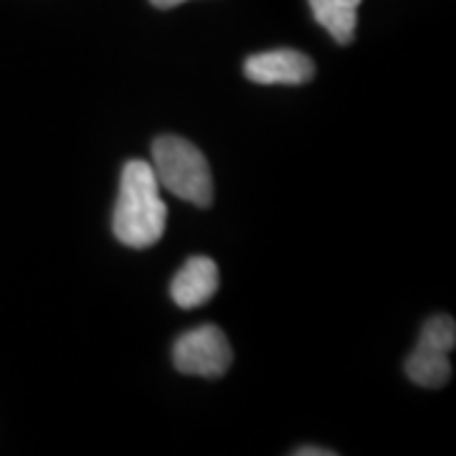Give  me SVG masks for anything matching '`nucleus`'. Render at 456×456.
Instances as JSON below:
<instances>
[{"label":"nucleus","mask_w":456,"mask_h":456,"mask_svg":"<svg viewBox=\"0 0 456 456\" xmlns=\"http://www.w3.org/2000/svg\"><path fill=\"white\" fill-rule=\"evenodd\" d=\"M456 345V325L449 314L431 317L421 330L416 350L406 360V375L424 388H441L452 378L449 353Z\"/></svg>","instance_id":"nucleus-3"},{"label":"nucleus","mask_w":456,"mask_h":456,"mask_svg":"<svg viewBox=\"0 0 456 456\" xmlns=\"http://www.w3.org/2000/svg\"><path fill=\"white\" fill-rule=\"evenodd\" d=\"M218 284L221 274L216 261L208 256H191L170 281V297L183 310H193L206 305L218 292Z\"/></svg>","instance_id":"nucleus-6"},{"label":"nucleus","mask_w":456,"mask_h":456,"mask_svg":"<svg viewBox=\"0 0 456 456\" xmlns=\"http://www.w3.org/2000/svg\"><path fill=\"white\" fill-rule=\"evenodd\" d=\"M231 345L224 330L216 325H200L183 332L173 347V362L180 373L198 378H221L231 368Z\"/></svg>","instance_id":"nucleus-4"},{"label":"nucleus","mask_w":456,"mask_h":456,"mask_svg":"<svg viewBox=\"0 0 456 456\" xmlns=\"http://www.w3.org/2000/svg\"><path fill=\"white\" fill-rule=\"evenodd\" d=\"M167 206L160 196V183L152 165L130 160L122 170L119 198L114 206L112 231L117 241L130 248H147L158 244L165 233Z\"/></svg>","instance_id":"nucleus-1"},{"label":"nucleus","mask_w":456,"mask_h":456,"mask_svg":"<svg viewBox=\"0 0 456 456\" xmlns=\"http://www.w3.org/2000/svg\"><path fill=\"white\" fill-rule=\"evenodd\" d=\"M294 456H332L335 452L322 449V446H302V449H294Z\"/></svg>","instance_id":"nucleus-8"},{"label":"nucleus","mask_w":456,"mask_h":456,"mask_svg":"<svg viewBox=\"0 0 456 456\" xmlns=\"http://www.w3.org/2000/svg\"><path fill=\"white\" fill-rule=\"evenodd\" d=\"M244 74L254 84H289L299 86L314 77L310 56L294 49H274L254 53L244 61Z\"/></svg>","instance_id":"nucleus-5"},{"label":"nucleus","mask_w":456,"mask_h":456,"mask_svg":"<svg viewBox=\"0 0 456 456\" xmlns=\"http://www.w3.org/2000/svg\"><path fill=\"white\" fill-rule=\"evenodd\" d=\"M155 8H163V11H167V8H175V5H183L185 0H150Z\"/></svg>","instance_id":"nucleus-9"},{"label":"nucleus","mask_w":456,"mask_h":456,"mask_svg":"<svg viewBox=\"0 0 456 456\" xmlns=\"http://www.w3.org/2000/svg\"><path fill=\"white\" fill-rule=\"evenodd\" d=\"M152 170L155 178L180 200H188L198 208L213 203V175L206 155L193 142L165 134L152 142Z\"/></svg>","instance_id":"nucleus-2"},{"label":"nucleus","mask_w":456,"mask_h":456,"mask_svg":"<svg viewBox=\"0 0 456 456\" xmlns=\"http://www.w3.org/2000/svg\"><path fill=\"white\" fill-rule=\"evenodd\" d=\"M310 8L314 20L332 33L338 44H353L358 28L360 0H310Z\"/></svg>","instance_id":"nucleus-7"}]
</instances>
